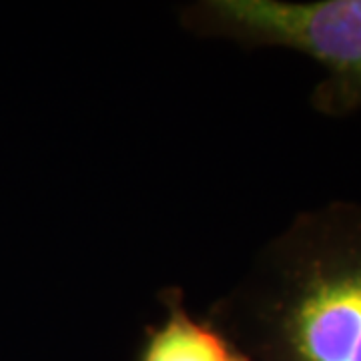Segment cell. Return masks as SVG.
Instances as JSON below:
<instances>
[{
    "mask_svg": "<svg viewBox=\"0 0 361 361\" xmlns=\"http://www.w3.org/2000/svg\"><path fill=\"white\" fill-rule=\"evenodd\" d=\"M179 20L201 39L301 52L323 71L313 111L329 118L361 111V0H197Z\"/></svg>",
    "mask_w": 361,
    "mask_h": 361,
    "instance_id": "2",
    "label": "cell"
},
{
    "mask_svg": "<svg viewBox=\"0 0 361 361\" xmlns=\"http://www.w3.org/2000/svg\"><path fill=\"white\" fill-rule=\"evenodd\" d=\"M163 317L142 329L135 361H233L237 343L209 315L189 310L180 287L159 295Z\"/></svg>",
    "mask_w": 361,
    "mask_h": 361,
    "instance_id": "3",
    "label": "cell"
},
{
    "mask_svg": "<svg viewBox=\"0 0 361 361\" xmlns=\"http://www.w3.org/2000/svg\"><path fill=\"white\" fill-rule=\"evenodd\" d=\"M233 361H259V360H255L253 355H249L245 349L237 348V353H235V360Z\"/></svg>",
    "mask_w": 361,
    "mask_h": 361,
    "instance_id": "4",
    "label": "cell"
},
{
    "mask_svg": "<svg viewBox=\"0 0 361 361\" xmlns=\"http://www.w3.org/2000/svg\"><path fill=\"white\" fill-rule=\"evenodd\" d=\"M207 315L259 361H361V203L295 215Z\"/></svg>",
    "mask_w": 361,
    "mask_h": 361,
    "instance_id": "1",
    "label": "cell"
}]
</instances>
